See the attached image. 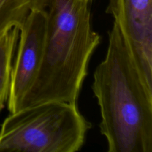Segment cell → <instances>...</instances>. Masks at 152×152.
Listing matches in <instances>:
<instances>
[{"label": "cell", "instance_id": "cell-1", "mask_svg": "<svg viewBox=\"0 0 152 152\" xmlns=\"http://www.w3.org/2000/svg\"><path fill=\"white\" fill-rule=\"evenodd\" d=\"M92 91L108 151L152 152V86L115 22L105 58L94 74Z\"/></svg>", "mask_w": 152, "mask_h": 152}, {"label": "cell", "instance_id": "cell-2", "mask_svg": "<svg viewBox=\"0 0 152 152\" xmlns=\"http://www.w3.org/2000/svg\"><path fill=\"white\" fill-rule=\"evenodd\" d=\"M87 0H32L46 19L44 54L37 78L19 109L49 101L77 104L91 57L101 41Z\"/></svg>", "mask_w": 152, "mask_h": 152}, {"label": "cell", "instance_id": "cell-3", "mask_svg": "<svg viewBox=\"0 0 152 152\" xmlns=\"http://www.w3.org/2000/svg\"><path fill=\"white\" fill-rule=\"evenodd\" d=\"M90 129L77 104L42 102L6 117L0 129V151L75 152Z\"/></svg>", "mask_w": 152, "mask_h": 152}, {"label": "cell", "instance_id": "cell-4", "mask_svg": "<svg viewBox=\"0 0 152 152\" xmlns=\"http://www.w3.org/2000/svg\"><path fill=\"white\" fill-rule=\"evenodd\" d=\"M46 19L44 13L31 9L19 31L17 52L13 63L7 99L10 113L19 111L22 99L37 78L44 54Z\"/></svg>", "mask_w": 152, "mask_h": 152}, {"label": "cell", "instance_id": "cell-5", "mask_svg": "<svg viewBox=\"0 0 152 152\" xmlns=\"http://www.w3.org/2000/svg\"><path fill=\"white\" fill-rule=\"evenodd\" d=\"M106 13L119 25L152 86V0H108Z\"/></svg>", "mask_w": 152, "mask_h": 152}, {"label": "cell", "instance_id": "cell-6", "mask_svg": "<svg viewBox=\"0 0 152 152\" xmlns=\"http://www.w3.org/2000/svg\"><path fill=\"white\" fill-rule=\"evenodd\" d=\"M19 30L13 28L0 37V113L10 93L13 59L17 46Z\"/></svg>", "mask_w": 152, "mask_h": 152}, {"label": "cell", "instance_id": "cell-7", "mask_svg": "<svg viewBox=\"0 0 152 152\" xmlns=\"http://www.w3.org/2000/svg\"><path fill=\"white\" fill-rule=\"evenodd\" d=\"M31 4L32 0H0V37L13 28L22 29Z\"/></svg>", "mask_w": 152, "mask_h": 152}, {"label": "cell", "instance_id": "cell-8", "mask_svg": "<svg viewBox=\"0 0 152 152\" xmlns=\"http://www.w3.org/2000/svg\"><path fill=\"white\" fill-rule=\"evenodd\" d=\"M87 1H88V2H89V3H91V1H93V0H87Z\"/></svg>", "mask_w": 152, "mask_h": 152}]
</instances>
